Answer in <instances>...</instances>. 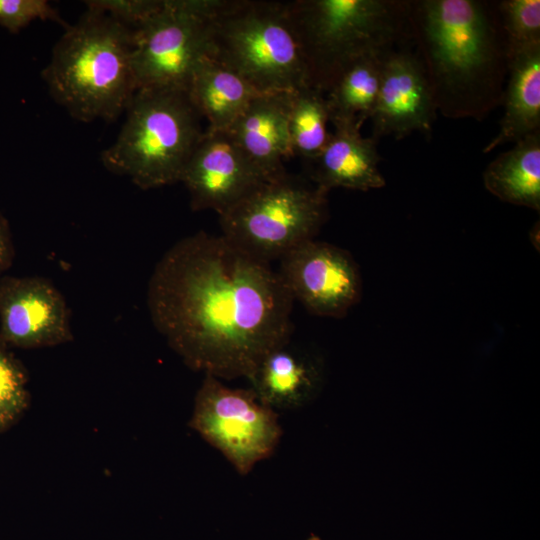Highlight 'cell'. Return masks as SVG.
Instances as JSON below:
<instances>
[{"label": "cell", "instance_id": "cell-5", "mask_svg": "<svg viewBox=\"0 0 540 540\" xmlns=\"http://www.w3.org/2000/svg\"><path fill=\"white\" fill-rule=\"evenodd\" d=\"M205 56L260 93L308 86L286 2L214 0L206 19Z\"/></svg>", "mask_w": 540, "mask_h": 540}, {"label": "cell", "instance_id": "cell-17", "mask_svg": "<svg viewBox=\"0 0 540 540\" xmlns=\"http://www.w3.org/2000/svg\"><path fill=\"white\" fill-rule=\"evenodd\" d=\"M502 104L499 131L484 147V153L540 130V46L509 59Z\"/></svg>", "mask_w": 540, "mask_h": 540}, {"label": "cell", "instance_id": "cell-21", "mask_svg": "<svg viewBox=\"0 0 540 540\" xmlns=\"http://www.w3.org/2000/svg\"><path fill=\"white\" fill-rule=\"evenodd\" d=\"M328 122L325 93L310 86L294 91L288 120L293 156L313 161L328 142Z\"/></svg>", "mask_w": 540, "mask_h": 540}, {"label": "cell", "instance_id": "cell-26", "mask_svg": "<svg viewBox=\"0 0 540 540\" xmlns=\"http://www.w3.org/2000/svg\"><path fill=\"white\" fill-rule=\"evenodd\" d=\"M14 245L7 219L0 213V279L13 263Z\"/></svg>", "mask_w": 540, "mask_h": 540}, {"label": "cell", "instance_id": "cell-8", "mask_svg": "<svg viewBox=\"0 0 540 540\" xmlns=\"http://www.w3.org/2000/svg\"><path fill=\"white\" fill-rule=\"evenodd\" d=\"M189 427L217 449L240 475L270 458L283 430L277 411L251 388H231L211 375L199 387Z\"/></svg>", "mask_w": 540, "mask_h": 540}, {"label": "cell", "instance_id": "cell-4", "mask_svg": "<svg viewBox=\"0 0 540 540\" xmlns=\"http://www.w3.org/2000/svg\"><path fill=\"white\" fill-rule=\"evenodd\" d=\"M286 8L307 85L325 94L356 59L411 40L409 1L295 0Z\"/></svg>", "mask_w": 540, "mask_h": 540}, {"label": "cell", "instance_id": "cell-13", "mask_svg": "<svg viewBox=\"0 0 540 540\" xmlns=\"http://www.w3.org/2000/svg\"><path fill=\"white\" fill-rule=\"evenodd\" d=\"M437 114L424 69L408 50L396 49L384 61L380 88L370 119L372 138L401 139L414 131L430 134Z\"/></svg>", "mask_w": 540, "mask_h": 540}, {"label": "cell", "instance_id": "cell-19", "mask_svg": "<svg viewBox=\"0 0 540 540\" xmlns=\"http://www.w3.org/2000/svg\"><path fill=\"white\" fill-rule=\"evenodd\" d=\"M485 188L500 200L540 211V130L499 154L483 173Z\"/></svg>", "mask_w": 540, "mask_h": 540}, {"label": "cell", "instance_id": "cell-7", "mask_svg": "<svg viewBox=\"0 0 540 540\" xmlns=\"http://www.w3.org/2000/svg\"><path fill=\"white\" fill-rule=\"evenodd\" d=\"M328 191L287 172L261 184L219 216L222 236L270 264L315 239L328 217Z\"/></svg>", "mask_w": 540, "mask_h": 540}, {"label": "cell", "instance_id": "cell-27", "mask_svg": "<svg viewBox=\"0 0 540 540\" xmlns=\"http://www.w3.org/2000/svg\"><path fill=\"white\" fill-rule=\"evenodd\" d=\"M307 540H322V539L314 534H311Z\"/></svg>", "mask_w": 540, "mask_h": 540}, {"label": "cell", "instance_id": "cell-1", "mask_svg": "<svg viewBox=\"0 0 540 540\" xmlns=\"http://www.w3.org/2000/svg\"><path fill=\"white\" fill-rule=\"evenodd\" d=\"M293 302L270 264L203 231L162 256L147 289L150 318L172 350L220 380L248 379L289 342Z\"/></svg>", "mask_w": 540, "mask_h": 540}, {"label": "cell", "instance_id": "cell-18", "mask_svg": "<svg viewBox=\"0 0 540 540\" xmlns=\"http://www.w3.org/2000/svg\"><path fill=\"white\" fill-rule=\"evenodd\" d=\"M187 92L211 130H227L261 94L238 74L206 56L196 64Z\"/></svg>", "mask_w": 540, "mask_h": 540}, {"label": "cell", "instance_id": "cell-9", "mask_svg": "<svg viewBox=\"0 0 540 540\" xmlns=\"http://www.w3.org/2000/svg\"><path fill=\"white\" fill-rule=\"evenodd\" d=\"M214 0H163L132 33V64L139 88L188 90L206 52V19Z\"/></svg>", "mask_w": 540, "mask_h": 540}, {"label": "cell", "instance_id": "cell-25", "mask_svg": "<svg viewBox=\"0 0 540 540\" xmlns=\"http://www.w3.org/2000/svg\"><path fill=\"white\" fill-rule=\"evenodd\" d=\"M87 8L101 11L134 30L152 17L163 0H90Z\"/></svg>", "mask_w": 540, "mask_h": 540}, {"label": "cell", "instance_id": "cell-3", "mask_svg": "<svg viewBox=\"0 0 540 540\" xmlns=\"http://www.w3.org/2000/svg\"><path fill=\"white\" fill-rule=\"evenodd\" d=\"M133 30L87 8L67 25L42 71L51 97L81 122L114 121L137 91Z\"/></svg>", "mask_w": 540, "mask_h": 540}, {"label": "cell", "instance_id": "cell-24", "mask_svg": "<svg viewBox=\"0 0 540 540\" xmlns=\"http://www.w3.org/2000/svg\"><path fill=\"white\" fill-rule=\"evenodd\" d=\"M36 20H49L67 26L58 11L46 0H0V26L10 33H18Z\"/></svg>", "mask_w": 540, "mask_h": 540}, {"label": "cell", "instance_id": "cell-12", "mask_svg": "<svg viewBox=\"0 0 540 540\" xmlns=\"http://www.w3.org/2000/svg\"><path fill=\"white\" fill-rule=\"evenodd\" d=\"M0 338L22 349L51 347L73 339L63 295L41 277L0 279Z\"/></svg>", "mask_w": 540, "mask_h": 540}, {"label": "cell", "instance_id": "cell-10", "mask_svg": "<svg viewBox=\"0 0 540 540\" xmlns=\"http://www.w3.org/2000/svg\"><path fill=\"white\" fill-rule=\"evenodd\" d=\"M279 261L277 272L293 300L314 315L341 318L360 300V271L343 248L312 239Z\"/></svg>", "mask_w": 540, "mask_h": 540}, {"label": "cell", "instance_id": "cell-16", "mask_svg": "<svg viewBox=\"0 0 540 540\" xmlns=\"http://www.w3.org/2000/svg\"><path fill=\"white\" fill-rule=\"evenodd\" d=\"M258 400L271 409L293 410L314 399L322 385V367L289 342L269 351L248 377Z\"/></svg>", "mask_w": 540, "mask_h": 540}, {"label": "cell", "instance_id": "cell-14", "mask_svg": "<svg viewBox=\"0 0 540 540\" xmlns=\"http://www.w3.org/2000/svg\"><path fill=\"white\" fill-rule=\"evenodd\" d=\"M294 91L257 95L227 129L249 160L269 180L286 173L293 157L288 120Z\"/></svg>", "mask_w": 540, "mask_h": 540}, {"label": "cell", "instance_id": "cell-2", "mask_svg": "<svg viewBox=\"0 0 540 540\" xmlns=\"http://www.w3.org/2000/svg\"><path fill=\"white\" fill-rule=\"evenodd\" d=\"M409 23L437 112L480 121L502 104L509 56L497 1H409Z\"/></svg>", "mask_w": 540, "mask_h": 540}, {"label": "cell", "instance_id": "cell-20", "mask_svg": "<svg viewBox=\"0 0 540 540\" xmlns=\"http://www.w3.org/2000/svg\"><path fill=\"white\" fill-rule=\"evenodd\" d=\"M388 54L364 55L342 71L325 94L330 122L345 120L363 125L370 118Z\"/></svg>", "mask_w": 540, "mask_h": 540}, {"label": "cell", "instance_id": "cell-15", "mask_svg": "<svg viewBox=\"0 0 540 540\" xmlns=\"http://www.w3.org/2000/svg\"><path fill=\"white\" fill-rule=\"evenodd\" d=\"M330 133L320 154L310 163L309 180L330 191L333 188L368 191L385 185L379 170L380 155L376 140L363 137L362 125L355 121H333Z\"/></svg>", "mask_w": 540, "mask_h": 540}, {"label": "cell", "instance_id": "cell-6", "mask_svg": "<svg viewBox=\"0 0 540 540\" xmlns=\"http://www.w3.org/2000/svg\"><path fill=\"white\" fill-rule=\"evenodd\" d=\"M115 141L101 153L110 172L143 190L180 182L203 130L188 92L139 88Z\"/></svg>", "mask_w": 540, "mask_h": 540}, {"label": "cell", "instance_id": "cell-11", "mask_svg": "<svg viewBox=\"0 0 540 540\" xmlns=\"http://www.w3.org/2000/svg\"><path fill=\"white\" fill-rule=\"evenodd\" d=\"M269 181L249 160L228 130H204L180 182L194 211L211 209L219 216L264 182Z\"/></svg>", "mask_w": 540, "mask_h": 540}, {"label": "cell", "instance_id": "cell-23", "mask_svg": "<svg viewBox=\"0 0 540 540\" xmlns=\"http://www.w3.org/2000/svg\"><path fill=\"white\" fill-rule=\"evenodd\" d=\"M509 59L540 46V0L497 1Z\"/></svg>", "mask_w": 540, "mask_h": 540}, {"label": "cell", "instance_id": "cell-22", "mask_svg": "<svg viewBox=\"0 0 540 540\" xmlns=\"http://www.w3.org/2000/svg\"><path fill=\"white\" fill-rule=\"evenodd\" d=\"M29 404L26 371L0 338V433L19 421Z\"/></svg>", "mask_w": 540, "mask_h": 540}]
</instances>
